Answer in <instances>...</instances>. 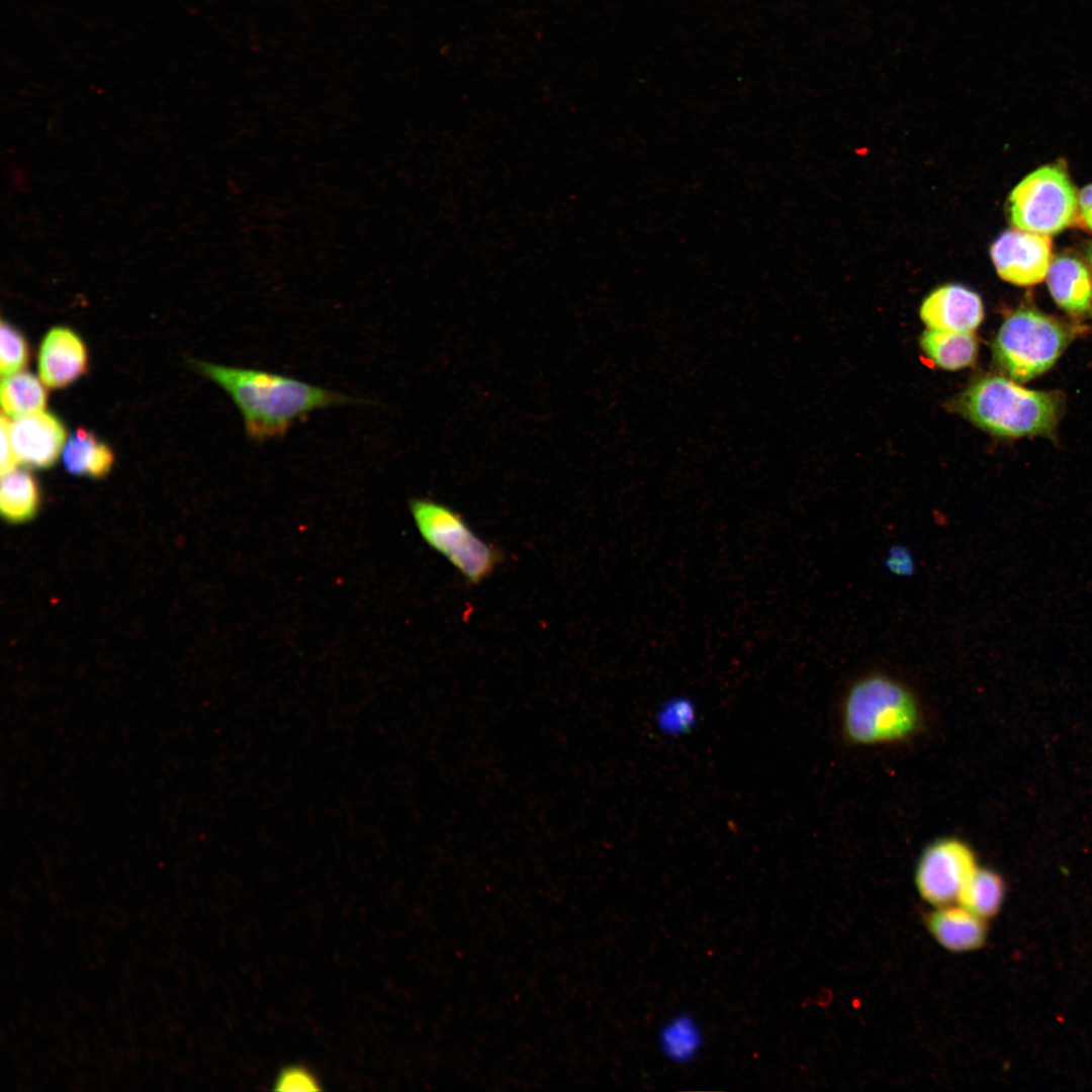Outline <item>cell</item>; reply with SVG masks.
<instances>
[{
    "label": "cell",
    "instance_id": "1",
    "mask_svg": "<svg viewBox=\"0 0 1092 1092\" xmlns=\"http://www.w3.org/2000/svg\"><path fill=\"white\" fill-rule=\"evenodd\" d=\"M203 376L216 383L238 407L246 436L255 443L283 438L314 411L363 402L347 394L255 368L192 360Z\"/></svg>",
    "mask_w": 1092,
    "mask_h": 1092
},
{
    "label": "cell",
    "instance_id": "2",
    "mask_svg": "<svg viewBox=\"0 0 1092 1092\" xmlns=\"http://www.w3.org/2000/svg\"><path fill=\"white\" fill-rule=\"evenodd\" d=\"M922 723V708L912 690L885 673L858 678L842 701V734L853 745L905 742L919 732Z\"/></svg>",
    "mask_w": 1092,
    "mask_h": 1092
},
{
    "label": "cell",
    "instance_id": "3",
    "mask_svg": "<svg viewBox=\"0 0 1092 1092\" xmlns=\"http://www.w3.org/2000/svg\"><path fill=\"white\" fill-rule=\"evenodd\" d=\"M962 413L976 426L1001 437L1052 435L1061 417L1058 392L1026 389L1000 375L975 381L960 397Z\"/></svg>",
    "mask_w": 1092,
    "mask_h": 1092
},
{
    "label": "cell",
    "instance_id": "4",
    "mask_svg": "<svg viewBox=\"0 0 1092 1092\" xmlns=\"http://www.w3.org/2000/svg\"><path fill=\"white\" fill-rule=\"evenodd\" d=\"M1071 328L1037 309L1024 307L1009 314L993 344L999 367L1019 382L1049 370L1072 339Z\"/></svg>",
    "mask_w": 1092,
    "mask_h": 1092
},
{
    "label": "cell",
    "instance_id": "5",
    "mask_svg": "<svg viewBox=\"0 0 1092 1092\" xmlns=\"http://www.w3.org/2000/svg\"><path fill=\"white\" fill-rule=\"evenodd\" d=\"M408 509L424 541L443 555L471 584L487 578L500 563L499 549L478 537L464 518L447 505L413 498Z\"/></svg>",
    "mask_w": 1092,
    "mask_h": 1092
},
{
    "label": "cell",
    "instance_id": "6",
    "mask_svg": "<svg viewBox=\"0 0 1092 1092\" xmlns=\"http://www.w3.org/2000/svg\"><path fill=\"white\" fill-rule=\"evenodd\" d=\"M1008 210L1016 229L1055 235L1077 218L1078 194L1064 168L1048 165L1015 186L1009 195Z\"/></svg>",
    "mask_w": 1092,
    "mask_h": 1092
},
{
    "label": "cell",
    "instance_id": "7",
    "mask_svg": "<svg viewBox=\"0 0 1092 1092\" xmlns=\"http://www.w3.org/2000/svg\"><path fill=\"white\" fill-rule=\"evenodd\" d=\"M977 868L969 843L956 836H941L923 848L915 867L914 884L928 904H953Z\"/></svg>",
    "mask_w": 1092,
    "mask_h": 1092
},
{
    "label": "cell",
    "instance_id": "8",
    "mask_svg": "<svg viewBox=\"0 0 1092 1092\" xmlns=\"http://www.w3.org/2000/svg\"><path fill=\"white\" fill-rule=\"evenodd\" d=\"M991 259L998 275L1020 286L1039 283L1052 263L1049 236L1012 229L1002 233L992 244Z\"/></svg>",
    "mask_w": 1092,
    "mask_h": 1092
},
{
    "label": "cell",
    "instance_id": "9",
    "mask_svg": "<svg viewBox=\"0 0 1092 1092\" xmlns=\"http://www.w3.org/2000/svg\"><path fill=\"white\" fill-rule=\"evenodd\" d=\"M37 369L40 380L49 388L71 385L89 370V354L84 341L68 327L52 328L40 343Z\"/></svg>",
    "mask_w": 1092,
    "mask_h": 1092
},
{
    "label": "cell",
    "instance_id": "10",
    "mask_svg": "<svg viewBox=\"0 0 1092 1092\" xmlns=\"http://www.w3.org/2000/svg\"><path fill=\"white\" fill-rule=\"evenodd\" d=\"M10 438L18 462L46 469L62 454L67 430L58 416L40 412L10 423Z\"/></svg>",
    "mask_w": 1092,
    "mask_h": 1092
},
{
    "label": "cell",
    "instance_id": "11",
    "mask_svg": "<svg viewBox=\"0 0 1092 1092\" xmlns=\"http://www.w3.org/2000/svg\"><path fill=\"white\" fill-rule=\"evenodd\" d=\"M920 317L928 329L973 332L984 318L978 293L961 284H946L933 290L922 302Z\"/></svg>",
    "mask_w": 1092,
    "mask_h": 1092
},
{
    "label": "cell",
    "instance_id": "12",
    "mask_svg": "<svg viewBox=\"0 0 1092 1092\" xmlns=\"http://www.w3.org/2000/svg\"><path fill=\"white\" fill-rule=\"evenodd\" d=\"M925 924L931 936L953 952L976 950L987 938L986 920L957 903L935 907L926 915Z\"/></svg>",
    "mask_w": 1092,
    "mask_h": 1092
},
{
    "label": "cell",
    "instance_id": "13",
    "mask_svg": "<svg viewBox=\"0 0 1092 1092\" xmlns=\"http://www.w3.org/2000/svg\"><path fill=\"white\" fill-rule=\"evenodd\" d=\"M1049 290L1057 304L1074 316L1092 314V275L1086 264L1072 255H1061L1046 273Z\"/></svg>",
    "mask_w": 1092,
    "mask_h": 1092
},
{
    "label": "cell",
    "instance_id": "14",
    "mask_svg": "<svg viewBox=\"0 0 1092 1092\" xmlns=\"http://www.w3.org/2000/svg\"><path fill=\"white\" fill-rule=\"evenodd\" d=\"M65 468L73 475L104 477L114 463L109 445L92 431L78 428L68 438L62 453Z\"/></svg>",
    "mask_w": 1092,
    "mask_h": 1092
},
{
    "label": "cell",
    "instance_id": "15",
    "mask_svg": "<svg viewBox=\"0 0 1092 1092\" xmlns=\"http://www.w3.org/2000/svg\"><path fill=\"white\" fill-rule=\"evenodd\" d=\"M920 346L933 363L950 371L971 366L978 355V342L973 332L927 328L920 337Z\"/></svg>",
    "mask_w": 1092,
    "mask_h": 1092
},
{
    "label": "cell",
    "instance_id": "16",
    "mask_svg": "<svg viewBox=\"0 0 1092 1092\" xmlns=\"http://www.w3.org/2000/svg\"><path fill=\"white\" fill-rule=\"evenodd\" d=\"M704 1043V1033L698 1020L690 1013L672 1015L661 1025L658 1046L672 1063L687 1064L698 1056Z\"/></svg>",
    "mask_w": 1092,
    "mask_h": 1092
},
{
    "label": "cell",
    "instance_id": "17",
    "mask_svg": "<svg viewBox=\"0 0 1092 1092\" xmlns=\"http://www.w3.org/2000/svg\"><path fill=\"white\" fill-rule=\"evenodd\" d=\"M46 387L41 380L26 371L4 376L0 388L2 413L18 419L42 412L48 403Z\"/></svg>",
    "mask_w": 1092,
    "mask_h": 1092
},
{
    "label": "cell",
    "instance_id": "18",
    "mask_svg": "<svg viewBox=\"0 0 1092 1092\" xmlns=\"http://www.w3.org/2000/svg\"><path fill=\"white\" fill-rule=\"evenodd\" d=\"M1005 886L1000 875L978 867L966 883L957 904L987 920L994 917L1003 904Z\"/></svg>",
    "mask_w": 1092,
    "mask_h": 1092
},
{
    "label": "cell",
    "instance_id": "19",
    "mask_svg": "<svg viewBox=\"0 0 1092 1092\" xmlns=\"http://www.w3.org/2000/svg\"><path fill=\"white\" fill-rule=\"evenodd\" d=\"M39 505V488L33 475L14 468L2 474L1 512L9 521L19 522L33 516Z\"/></svg>",
    "mask_w": 1092,
    "mask_h": 1092
},
{
    "label": "cell",
    "instance_id": "20",
    "mask_svg": "<svg viewBox=\"0 0 1092 1092\" xmlns=\"http://www.w3.org/2000/svg\"><path fill=\"white\" fill-rule=\"evenodd\" d=\"M30 359L29 345L24 335L9 322L0 325V371L8 376L22 371Z\"/></svg>",
    "mask_w": 1092,
    "mask_h": 1092
},
{
    "label": "cell",
    "instance_id": "21",
    "mask_svg": "<svg viewBox=\"0 0 1092 1092\" xmlns=\"http://www.w3.org/2000/svg\"><path fill=\"white\" fill-rule=\"evenodd\" d=\"M276 1089L284 1091L317 1090V1082L305 1069L291 1067L284 1070L276 1081Z\"/></svg>",
    "mask_w": 1092,
    "mask_h": 1092
},
{
    "label": "cell",
    "instance_id": "22",
    "mask_svg": "<svg viewBox=\"0 0 1092 1092\" xmlns=\"http://www.w3.org/2000/svg\"><path fill=\"white\" fill-rule=\"evenodd\" d=\"M1 474L11 471L15 468L18 460L14 454L11 438H10V421L9 418L2 413L1 414Z\"/></svg>",
    "mask_w": 1092,
    "mask_h": 1092
},
{
    "label": "cell",
    "instance_id": "23",
    "mask_svg": "<svg viewBox=\"0 0 1092 1092\" xmlns=\"http://www.w3.org/2000/svg\"><path fill=\"white\" fill-rule=\"evenodd\" d=\"M1081 224L1092 231V184L1086 186L1078 195V215Z\"/></svg>",
    "mask_w": 1092,
    "mask_h": 1092
},
{
    "label": "cell",
    "instance_id": "24",
    "mask_svg": "<svg viewBox=\"0 0 1092 1092\" xmlns=\"http://www.w3.org/2000/svg\"><path fill=\"white\" fill-rule=\"evenodd\" d=\"M1087 257L1090 264L1092 265V244L1087 249Z\"/></svg>",
    "mask_w": 1092,
    "mask_h": 1092
}]
</instances>
